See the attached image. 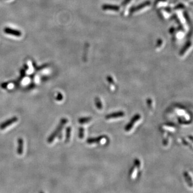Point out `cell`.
<instances>
[{"label": "cell", "mask_w": 193, "mask_h": 193, "mask_svg": "<svg viewBox=\"0 0 193 193\" xmlns=\"http://www.w3.org/2000/svg\"><path fill=\"white\" fill-rule=\"evenodd\" d=\"M24 149V141L22 138H19L18 139V147H17V153L19 155H22L23 153Z\"/></svg>", "instance_id": "8fae6325"}, {"label": "cell", "mask_w": 193, "mask_h": 193, "mask_svg": "<svg viewBox=\"0 0 193 193\" xmlns=\"http://www.w3.org/2000/svg\"><path fill=\"white\" fill-rule=\"evenodd\" d=\"M18 120V119L16 116H14L13 118L9 119L7 120L6 121H4V122L2 123L0 125V129L1 130H4L7 127L17 122Z\"/></svg>", "instance_id": "5b68a950"}, {"label": "cell", "mask_w": 193, "mask_h": 193, "mask_svg": "<svg viewBox=\"0 0 193 193\" xmlns=\"http://www.w3.org/2000/svg\"><path fill=\"white\" fill-rule=\"evenodd\" d=\"M131 0H123V1L121 3V6H127V4L131 2Z\"/></svg>", "instance_id": "ac0fdd59"}, {"label": "cell", "mask_w": 193, "mask_h": 193, "mask_svg": "<svg viewBox=\"0 0 193 193\" xmlns=\"http://www.w3.org/2000/svg\"><path fill=\"white\" fill-rule=\"evenodd\" d=\"M142 117L141 114H135L134 116L131 118L130 122L127 123L125 126V131L127 133H130L133 131L135 127L141 121Z\"/></svg>", "instance_id": "6da1fadb"}, {"label": "cell", "mask_w": 193, "mask_h": 193, "mask_svg": "<svg viewBox=\"0 0 193 193\" xmlns=\"http://www.w3.org/2000/svg\"><path fill=\"white\" fill-rule=\"evenodd\" d=\"M125 116V113L123 111H118L106 115L105 119L108 121L119 120L123 118Z\"/></svg>", "instance_id": "277c9868"}, {"label": "cell", "mask_w": 193, "mask_h": 193, "mask_svg": "<svg viewBox=\"0 0 193 193\" xmlns=\"http://www.w3.org/2000/svg\"><path fill=\"white\" fill-rule=\"evenodd\" d=\"M4 32L5 33L10 34V35H14L15 37H21L22 36V33L21 31L13 29L10 27H6L4 29Z\"/></svg>", "instance_id": "ba28073f"}, {"label": "cell", "mask_w": 193, "mask_h": 193, "mask_svg": "<svg viewBox=\"0 0 193 193\" xmlns=\"http://www.w3.org/2000/svg\"><path fill=\"white\" fill-rule=\"evenodd\" d=\"M95 105L98 110L102 111L104 109V105L100 98L97 97L95 98Z\"/></svg>", "instance_id": "4fadbf2b"}, {"label": "cell", "mask_w": 193, "mask_h": 193, "mask_svg": "<svg viewBox=\"0 0 193 193\" xmlns=\"http://www.w3.org/2000/svg\"><path fill=\"white\" fill-rule=\"evenodd\" d=\"M106 80L108 82L109 88L111 90V91H115L116 89V84L113 77L111 75H108L106 77Z\"/></svg>", "instance_id": "9c48e42d"}, {"label": "cell", "mask_w": 193, "mask_h": 193, "mask_svg": "<svg viewBox=\"0 0 193 193\" xmlns=\"http://www.w3.org/2000/svg\"><path fill=\"white\" fill-rule=\"evenodd\" d=\"M63 99V96L61 93H58L57 97H56V100L58 101H61Z\"/></svg>", "instance_id": "d6986e66"}, {"label": "cell", "mask_w": 193, "mask_h": 193, "mask_svg": "<svg viewBox=\"0 0 193 193\" xmlns=\"http://www.w3.org/2000/svg\"><path fill=\"white\" fill-rule=\"evenodd\" d=\"M147 105L148 108L149 109L150 111H152L154 110V107H155L154 100L152 99L151 98H149L147 100Z\"/></svg>", "instance_id": "2e32d148"}, {"label": "cell", "mask_w": 193, "mask_h": 193, "mask_svg": "<svg viewBox=\"0 0 193 193\" xmlns=\"http://www.w3.org/2000/svg\"><path fill=\"white\" fill-rule=\"evenodd\" d=\"M71 133V127L69 126L66 129V139H65L66 143H68L70 141Z\"/></svg>", "instance_id": "9a60e30c"}, {"label": "cell", "mask_w": 193, "mask_h": 193, "mask_svg": "<svg viewBox=\"0 0 193 193\" xmlns=\"http://www.w3.org/2000/svg\"><path fill=\"white\" fill-rule=\"evenodd\" d=\"M68 122V120L66 118H63L61 120L60 122L59 123L58 126L57 127L56 129L53 132L52 134L50 135L48 137V139H47V142L48 143H52V142L54 141L55 139L60 134V133L62 130L63 128L64 127L65 125H66Z\"/></svg>", "instance_id": "7a4b0ae2"}, {"label": "cell", "mask_w": 193, "mask_h": 193, "mask_svg": "<svg viewBox=\"0 0 193 193\" xmlns=\"http://www.w3.org/2000/svg\"><path fill=\"white\" fill-rule=\"evenodd\" d=\"M85 136V130L83 127H80L79 129V134H78V137L79 139H84Z\"/></svg>", "instance_id": "e0dca14e"}, {"label": "cell", "mask_w": 193, "mask_h": 193, "mask_svg": "<svg viewBox=\"0 0 193 193\" xmlns=\"http://www.w3.org/2000/svg\"><path fill=\"white\" fill-rule=\"evenodd\" d=\"M102 8L103 10L114 11H119L120 10V6L117 5L113 4H103L102 6Z\"/></svg>", "instance_id": "52a82bcc"}, {"label": "cell", "mask_w": 193, "mask_h": 193, "mask_svg": "<svg viewBox=\"0 0 193 193\" xmlns=\"http://www.w3.org/2000/svg\"><path fill=\"white\" fill-rule=\"evenodd\" d=\"M150 4H151V2H150V1H145V2H144L143 3H142L139 4V5L137 6L132 7V8L131 9V10H130V12H131V13H134V12H136V11L141 10L143 9L145 7L150 6Z\"/></svg>", "instance_id": "8992f818"}, {"label": "cell", "mask_w": 193, "mask_h": 193, "mask_svg": "<svg viewBox=\"0 0 193 193\" xmlns=\"http://www.w3.org/2000/svg\"><path fill=\"white\" fill-rule=\"evenodd\" d=\"M185 6L183 4H179L177 6H175V9H180L183 8H184Z\"/></svg>", "instance_id": "44dd1931"}, {"label": "cell", "mask_w": 193, "mask_h": 193, "mask_svg": "<svg viewBox=\"0 0 193 193\" xmlns=\"http://www.w3.org/2000/svg\"><path fill=\"white\" fill-rule=\"evenodd\" d=\"M86 142L90 145H104L107 143L108 137L106 135H102L97 138H90Z\"/></svg>", "instance_id": "3957f363"}, {"label": "cell", "mask_w": 193, "mask_h": 193, "mask_svg": "<svg viewBox=\"0 0 193 193\" xmlns=\"http://www.w3.org/2000/svg\"><path fill=\"white\" fill-rule=\"evenodd\" d=\"M167 0H156V2H155V4L158 3V2H166Z\"/></svg>", "instance_id": "7402d4cb"}, {"label": "cell", "mask_w": 193, "mask_h": 193, "mask_svg": "<svg viewBox=\"0 0 193 193\" xmlns=\"http://www.w3.org/2000/svg\"><path fill=\"white\" fill-rule=\"evenodd\" d=\"M93 119L92 117H84L81 118L78 120V123L81 125L90 124L92 122Z\"/></svg>", "instance_id": "7c38bea8"}, {"label": "cell", "mask_w": 193, "mask_h": 193, "mask_svg": "<svg viewBox=\"0 0 193 193\" xmlns=\"http://www.w3.org/2000/svg\"><path fill=\"white\" fill-rule=\"evenodd\" d=\"M162 129L163 131H164V132L173 133L177 130V127L172 124H166V125H163Z\"/></svg>", "instance_id": "30bf717a"}, {"label": "cell", "mask_w": 193, "mask_h": 193, "mask_svg": "<svg viewBox=\"0 0 193 193\" xmlns=\"http://www.w3.org/2000/svg\"><path fill=\"white\" fill-rule=\"evenodd\" d=\"M191 42H190V41L187 42L185 45H184V46L183 47V48L181 50L180 52L179 53V55L181 56H183L186 53L188 50L190 48V47L191 46Z\"/></svg>", "instance_id": "5bb4252c"}, {"label": "cell", "mask_w": 193, "mask_h": 193, "mask_svg": "<svg viewBox=\"0 0 193 193\" xmlns=\"http://www.w3.org/2000/svg\"><path fill=\"white\" fill-rule=\"evenodd\" d=\"M163 44V41L161 39H159L157 41V46L160 47V46H162V45Z\"/></svg>", "instance_id": "ffe728a7"}]
</instances>
